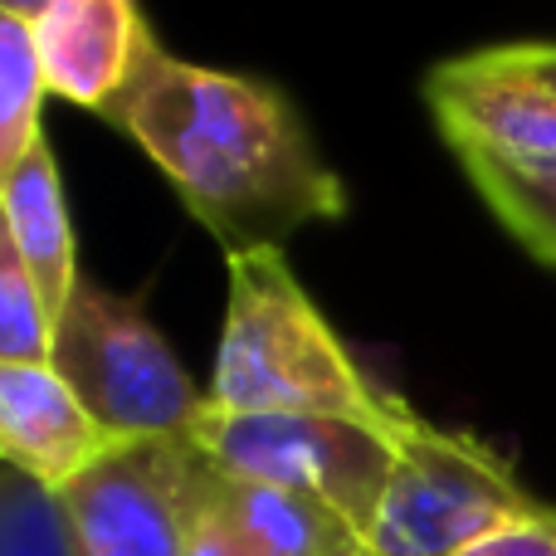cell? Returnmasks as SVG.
I'll return each instance as SVG.
<instances>
[{
  "label": "cell",
  "mask_w": 556,
  "mask_h": 556,
  "mask_svg": "<svg viewBox=\"0 0 556 556\" xmlns=\"http://www.w3.org/2000/svg\"><path fill=\"white\" fill-rule=\"evenodd\" d=\"M230 254L283 250L303 225L346 215V186L274 84L176 59L156 39L103 113Z\"/></svg>",
  "instance_id": "cell-1"
},
{
  "label": "cell",
  "mask_w": 556,
  "mask_h": 556,
  "mask_svg": "<svg viewBox=\"0 0 556 556\" xmlns=\"http://www.w3.org/2000/svg\"><path fill=\"white\" fill-rule=\"evenodd\" d=\"M230 298L215 346L211 410L225 415H332L401 440L410 405L362 371L332 332L283 250L230 254Z\"/></svg>",
  "instance_id": "cell-2"
},
{
  "label": "cell",
  "mask_w": 556,
  "mask_h": 556,
  "mask_svg": "<svg viewBox=\"0 0 556 556\" xmlns=\"http://www.w3.org/2000/svg\"><path fill=\"white\" fill-rule=\"evenodd\" d=\"M49 366L123 444L186 440L211 410V395L176 362L152 317L93 278H78L68 307L59 313Z\"/></svg>",
  "instance_id": "cell-3"
},
{
  "label": "cell",
  "mask_w": 556,
  "mask_h": 556,
  "mask_svg": "<svg viewBox=\"0 0 556 556\" xmlns=\"http://www.w3.org/2000/svg\"><path fill=\"white\" fill-rule=\"evenodd\" d=\"M547 508L498 450L464 430L410 415L395 440L391 489L366 538L371 556H459L508 522Z\"/></svg>",
  "instance_id": "cell-4"
},
{
  "label": "cell",
  "mask_w": 556,
  "mask_h": 556,
  "mask_svg": "<svg viewBox=\"0 0 556 556\" xmlns=\"http://www.w3.org/2000/svg\"><path fill=\"white\" fill-rule=\"evenodd\" d=\"M220 473L303 493L371 538L381 498L391 489L395 440L332 415H225L205 410L186 434Z\"/></svg>",
  "instance_id": "cell-5"
},
{
  "label": "cell",
  "mask_w": 556,
  "mask_h": 556,
  "mask_svg": "<svg viewBox=\"0 0 556 556\" xmlns=\"http://www.w3.org/2000/svg\"><path fill=\"white\" fill-rule=\"evenodd\" d=\"M425 98L464 172L556 176V88L513 45L444 59L425 78Z\"/></svg>",
  "instance_id": "cell-6"
},
{
  "label": "cell",
  "mask_w": 556,
  "mask_h": 556,
  "mask_svg": "<svg viewBox=\"0 0 556 556\" xmlns=\"http://www.w3.org/2000/svg\"><path fill=\"white\" fill-rule=\"evenodd\" d=\"M54 498L74 556H186V440L127 444Z\"/></svg>",
  "instance_id": "cell-7"
},
{
  "label": "cell",
  "mask_w": 556,
  "mask_h": 556,
  "mask_svg": "<svg viewBox=\"0 0 556 556\" xmlns=\"http://www.w3.org/2000/svg\"><path fill=\"white\" fill-rule=\"evenodd\" d=\"M117 450L127 444L84 410L54 366L0 362V464L20 469L39 489L64 493Z\"/></svg>",
  "instance_id": "cell-8"
},
{
  "label": "cell",
  "mask_w": 556,
  "mask_h": 556,
  "mask_svg": "<svg viewBox=\"0 0 556 556\" xmlns=\"http://www.w3.org/2000/svg\"><path fill=\"white\" fill-rule=\"evenodd\" d=\"M29 29L49 93L93 117L117 103L142 54L156 45L137 0H49Z\"/></svg>",
  "instance_id": "cell-9"
},
{
  "label": "cell",
  "mask_w": 556,
  "mask_h": 556,
  "mask_svg": "<svg viewBox=\"0 0 556 556\" xmlns=\"http://www.w3.org/2000/svg\"><path fill=\"white\" fill-rule=\"evenodd\" d=\"M0 215H5L10 240H15L20 260L35 274L49 313L59 317L78 288V260H74V225H68L64 181H59V162L45 137L15 166V176L0 186Z\"/></svg>",
  "instance_id": "cell-10"
},
{
  "label": "cell",
  "mask_w": 556,
  "mask_h": 556,
  "mask_svg": "<svg viewBox=\"0 0 556 556\" xmlns=\"http://www.w3.org/2000/svg\"><path fill=\"white\" fill-rule=\"evenodd\" d=\"M205 489H211L215 508L235 522V532L260 556H327V552L346 547V542H362L323 503L303 498V493L274 489V483L220 473L211 459H205Z\"/></svg>",
  "instance_id": "cell-11"
},
{
  "label": "cell",
  "mask_w": 556,
  "mask_h": 556,
  "mask_svg": "<svg viewBox=\"0 0 556 556\" xmlns=\"http://www.w3.org/2000/svg\"><path fill=\"white\" fill-rule=\"evenodd\" d=\"M45 93H49V78H45V64H39L35 29L0 10V186L15 176V166L45 137L39 132Z\"/></svg>",
  "instance_id": "cell-12"
},
{
  "label": "cell",
  "mask_w": 556,
  "mask_h": 556,
  "mask_svg": "<svg viewBox=\"0 0 556 556\" xmlns=\"http://www.w3.org/2000/svg\"><path fill=\"white\" fill-rule=\"evenodd\" d=\"M54 327L59 317L49 313L29 264L20 260L10 225L0 215V362L5 366H49L54 356Z\"/></svg>",
  "instance_id": "cell-13"
},
{
  "label": "cell",
  "mask_w": 556,
  "mask_h": 556,
  "mask_svg": "<svg viewBox=\"0 0 556 556\" xmlns=\"http://www.w3.org/2000/svg\"><path fill=\"white\" fill-rule=\"evenodd\" d=\"M498 225L547 269H556V176H508V172H469Z\"/></svg>",
  "instance_id": "cell-14"
},
{
  "label": "cell",
  "mask_w": 556,
  "mask_h": 556,
  "mask_svg": "<svg viewBox=\"0 0 556 556\" xmlns=\"http://www.w3.org/2000/svg\"><path fill=\"white\" fill-rule=\"evenodd\" d=\"M0 556H74L59 498L0 464Z\"/></svg>",
  "instance_id": "cell-15"
},
{
  "label": "cell",
  "mask_w": 556,
  "mask_h": 556,
  "mask_svg": "<svg viewBox=\"0 0 556 556\" xmlns=\"http://www.w3.org/2000/svg\"><path fill=\"white\" fill-rule=\"evenodd\" d=\"M186 508H191V542H186V556H260L235 532V522L215 508L211 489H205V459L191 440H186Z\"/></svg>",
  "instance_id": "cell-16"
},
{
  "label": "cell",
  "mask_w": 556,
  "mask_h": 556,
  "mask_svg": "<svg viewBox=\"0 0 556 556\" xmlns=\"http://www.w3.org/2000/svg\"><path fill=\"white\" fill-rule=\"evenodd\" d=\"M459 556H556V508H542L538 518L508 522V528L489 532L483 542L464 547Z\"/></svg>",
  "instance_id": "cell-17"
},
{
  "label": "cell",
  "mask_w": 556,
  "mask_h": 556,
  "mask_svg": "<svg viewBox=\"0 0 556 556\" xmlns=\"http://www.w3.org/2000/svg\"><path fill=\"white\" fill-rule=\"evenodd\" d=\"M518 59L542 78L547 88H556V39H528V45H513Z\"/></svg>",
  "instance_id": "cell-18"
},
{
  "label": "cell",
  "mask_w": 556,
  "mask_h": 556,
  "mask_svg": "<svg viewBox=\"0 0 556 556\" xmlns=\"http://www.w3.org/2000/svg\"><path fill=\"white\" fill-rule=\"evenodd\" d=\"M45 5H49V0H0V10H5V15H15V20H25V25H35Z\"/></svg>",
  "instance_id": "cell-19"
},
{
  "label": "cell",
  "mask_w": 556,
  "mask_h": 556,
  "mask_svg": "<svg viewBox=\"0 0 556 556\" xmlns=\"http://www.w3.org/2000/svg\"><path fill=\"white\" fill-rule=\"evenodd\" d=\"M327 556H371V547H366V542H346V547H337V552H327Z\"/></svg>",
  "instance_id": "cell-20"
}]
</instances>
